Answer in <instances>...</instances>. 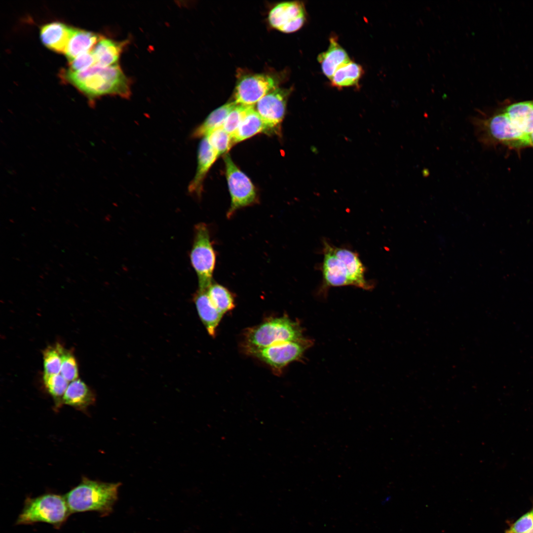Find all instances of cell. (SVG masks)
<instances>
[{
  "label": "cell",
  "instance_id": "obj_1",
  "mask_svg": "<svg viewBox=\"0 0 533 533\" xmlns=\"http://www.w3.org/2000/svg\"><path fill=\"white\" fill-rule=\"evenodd\" d=\"M60 76L90 101L106 95L129 98L130 83L118 63L102 67L93 66L80 72L63 69Z\"/></svg>",
  "mask_w": 533,
  "mask_h": 533
},
{
  "label": "cell",
  "instance_id": "obj_2",
  "mask_svg": "<svg viewBox=\"0 0 533 533\" xmlns=\"http://www.w3.org/2000/svg\"><path fill=\"white\" fill-rule=\"evenodd\" d=\"M120 483H105L83 477L80 483L65 496L70 512L96 511L102 516L113 510L118 499Z\"/></svg>",
  "mask_w": 533,
  "mask_h": 533
},
{
  "label": "cell",
  "instance_id": "obj_3",
  "mask_svg": "<svg viewBox=\"0 0 533 533\" xmlns=\"http://www.w3.org/2000/svg\"><path fill=\"white\" fill-rule=\"evenodd\" d=\"M470 120L478 140L485 145L502 144L516 150L530 146L529 137L513 126L503 111Z\"/></svg>",
  "mask_w": 533,
  "mask_h": 533
},
{
  "label": "cell",
  "instance_id": "obj_4",
  "mask_svg": "<svg viewBox=\"0 0 533 533\" xmlns=\"http://www.w3.org/2000/svg\"><path fill=\"white\" fill-rule=\"evenodd\" d=\"M71 514L64 496L47 493L35 497H26L16 525L44 522L59 529Z\"/></svg>",
  "mask_w": 533,
  "mask_h": 533
},
{
  "label": "cell",
  "instance_id": "obj_5",
  "mask_svg": "<svg viewBox=\"0 0 533 533\" xmlns=\"http://www.w3.org/2000/svg\"><path fill=\"white\" fill-rule=\"evenodd\" d=\"M303 331L299 323L287 316L268 319L246 331L245 335L246 350L301 340L305 338Z\"/></svg>",
  "mask_w": 533,
  "mask_h": 533
},
{
  "label": "cell",
  "instance_id": "obj_6",
  "mask_svg": "<svg viewBox=\"0 0 533 533\" xmlns=\"http://www.w3.org/2000/svg\"><path fill=\"white\" fill-rule=\"evenodd\" d=\"M190 261L196 273L198 289H207L213 282L212 277L216 262V253L209 226L199 223L194 228L193 244Z\"/></svg>",
  "mask_w": 533,
  "mask_h": 533
},
{
  "label": "cell",
  "instance_id": "obj_7",
  "mask_svg": "<svg viewBox=\"0 0 533 533\" xmlns=\"http://www.w3.org/2000/svg\"><path fill=\"white\" fill-rule=\"evenodd\" d=\"M224 162L231 199L227 217L230 219L239 209L257 203L258 196L250 178L236 166L229 154L225 155Z\"/></svg>",
  "mask_w": 533,
  "mask_h": 533
},
{
  "label": "cell",
  "instance_id": "obj_8",
  "mask_svg": "<svg viewBox=\"0 0 533 533\" xmlns=\"http://www.w3.org/2000/svg\"><path fill=\"white\" fill-rule=\"evenodd\" d=\"M313 344L312 341L301 340L279 343L268 347L247 351L276 371H280L289 363L301 359L305 351Z\"/></svg>",
  "mask_w": 533,
  "mask_h": 533
},
{
  "label": "cell",
  "instance_id": "obj_9",
  "mask_svg": "<svg viewBox=\"0 0 533 533\" xmlns=\"http://www.w3.org/2000/svg\"><path fill=\"white\" fill-rule=\"evenodd\" d=\"M291 90L276 87L262 98L254 106L266 128V133H279L284 119Z\"/></svg>",
  "mask_w": 533,
  "mask_h": 533
},
{
  "label": "cell",
  "instance_id": "obj_10",
  "mask_svg": "<svg viewBox=\"0 0 533 533\" xmlns=\"http://www.w3.org/2000/svg\"><path fill=\"white\" fill-rule=\"evenodd\" d=\"M277 83L270 76L255 74L243 76L238 81L234 92V101L245 106L255 105L265 95L275 88Z\"/></svg>",
  "mask_w": 533,
  "mask_h": 533
},
{
  "label": "cell",
  "instance_id": "obj_11",
  "mask_svg": "<svg viewBox=\"0 0 533 533\" xmlns=\"http://www.w3.org/2000/svg\"><path fill=\"white\" fill-rule=\"evenodd\" d=\"M268 20L270 26L279 31L285 33L296 32L305 20L304 5L297 1L279 3L270 10Z\"/></svg>",
  "mask_w": 533,
  "mask_h": 533
},
{
  "label": "cell",
  "instance_id": "obj_12",
  "mask_svg": "<svg viewBox=\"0 0 533 533\" xmlns=\"http://www.w3.org/2000/svg\"><path fill=\"white\" fill-rule=\"evenodd\" d=\"M323 253L322 271L323 279L320 292L324 294L331 287L352 286L345 265L334 254L332 245L325 240L323 241Z\"/></svg>",
  "mask_w": 533,
  "mask_h": 533
},
{
  "label": "cell",
  "instance_id": "obj_13",
  "mask_svg": "<svg viewBox=\"0 0 533 533\" xmlns=\"http://www.w3.org/2000/svg\"><path fill=\"white\" fill-rule=\"evenodd\" d=\"M218 157L217 153L209 144L207 138L203 137L198 146L197 167L195 174L188 187L190 193L200 197L205 178Z\"/></svg>",
  "mask_w": 533,
  "mask_h": 533
},
{
  "label": "cell",
  "instance_id": "obj_14",
  "mask_svg": "<svg viewBox=\"0 0 533 533\" xmlns=\"http://www.w3.org/2000/svg\"><path fill=\"white\" fill-rule=\"evenodd\" d=\"M75 28L60 22L42 26L40 38L42 43L50 50L64 54Z\"/></svg>",
  "mask_w": 533,
  "mask_h": 533
},
{
  "label": "cell",
  "instance_id": "obj_15",
  "mask_svg": "<svg viewBox=\"0 0 533 533\" xmlns=\"http://www.w3.org/2000/svg\"><path fill=\"white\" fill-rule=\"evenodd\" d=\"M332 248L334 254L345 265L352 286L367 290L373 288V284L365 279V268L356 253L332 245Z\"/></svg>",
  "mask_w": 533,
  "mask_h": 533
},
{
  "label": "cell",
  "instance_id": "obj_16",
  "mask_svg": "<svg viewBox=\"0 0 533 533\" xmlns=\"http://www.w3.org/2000/svg\"><path fill=\"white\" fill-rule=\"evenodd\" d=\"M198 314L209 335L214 337L217 328L224 314L214 306L208 295L207 289H198L193 297Z\"/></svg>",
  "mask_w": 533,
  "mask_h": 533
},
{
  "label": "cell",
  "instance_id": "obj_17",
  "mask_svg": "<svg viewBox=\"0 0 533 533\" xmlns=\"http://www.w3.org/2000/svg\"><path fill=\"white\" fill-rule=\"evenodd\" d=\"M127 43V40L116 41L102 37L90 51L95 65L105 67L118 63L120 55Z\"/></svg>",
  "mask_w": 533,
  "mask_h": 533
},
{
  "label": "cell",
  "instance_id": "obj_18",
  "mask_svg": "<svg viewBox=\"0 0 533 533\" xmlns=\"http://www.w3.org/2000/svg\"><path fill=\"white\" fill-rule=\"evenodd\" d=\"M503 112L513 126L529 137L533 130V109L532 101L514 103L507 106Z\"/></svg>",
  "mask_w": 533,
  "mask_h": 533
},
{
  "label": "cell",
  "instance_id": "obj_19",
  "mask_svg": "<svg viewBox=\"0 0 533 533\" xmlns=\"http://www.w3.org/2000/svg\"><path fill=\"white\" fill-rule=\"evenodd\" d=\"M317 59L323 74L330 79L340 67L350 61L346 52L333 37L328 49L320 54Z\"/></svg>",
  "mask_w": 533,
  "mask_h": 533
},
{
  "label": "cell",
  "instance_id": "obj_20",
  "mask_svg": "<svg viewBox=\"0 0 533 533\" xmlns=\"http://www.w3.org/2000/svg\"><path fill=\"white\" fill-rule=\"evenodd\" d=\"M101 38L94 32L75 28L65 53L69 62L78 55L90 51Z\"/></svg>",
  "mask_w": 533,
  "mask_h": 533
},
{
  "label": "cell",
  "instance_id": "obj_21",
  "mask_svg": "<svg viewBox=\"0 0 533 533\" xmlns=\"http://www.w3.org/2000/svg\"><path fill=\"white\" fill-rule=\"evenodd\" d=\"M95 402V395L81 380L76 379L69 384L63 398V403L78 409H83Z\"/></svg>",
  "mask_w": 533,
  "mask_h": 533
},
{
  "label": "cell",
  "instance_id": "obj_22",
  "mask_svg": "<svg viewBox=\"0 0 533 533\" xmlns=\"http://www.w3.org/2000/svg\"><path fill=\"white\" fill-rule=\"evenodd\" d=\"M266 128L262 118L254 108L249 106L236 132L231 136L233 144L242 142L261 132Z\"/></svg>",
  "mask_w": 533,
  "mask_h": 533
},
{
  "label": "cell",
  "instance_id": "obj_23",
  "mask_svg": "<svg viewBox=\"0 0 533 533\" xmlns=\"http://www.w3.org/2000/svg\"><path fill=\"white\" fill-rule=\"evenodd\" d=\"M236 105L233 101L225 104L212 111L202 123L194 130L191 134L192 137H205L214 130L222 127L226 118Z\"/></svg>",
  "mask_w": 533,
  "mask_h": 533
},
{
  "label": "cell",
  "instance_id": "obj_24",
  "mask_svg": "<svg viewBox=\"0 0 533 533\" xmlns=\"http://www.w3.org/2000/svg\"><path fill=\"white\" fill-rule=\"evenodd\" d=\"M363 74L362 67L351 61L340 67L331 78V84L338 88L358 84Z\"/></svg>",
  "mask_w": 533,
  "mask_h": 533
},
{
  "label": "cell",
  "instance_id": "obj_25",
  "mask_svg": "<svg viewBox=\"0 0 533 533\" xmlns=\"http://www.w3.org/2000/svg\"><path fill=\"white\" fill-rule=\"evenodd\" d=\"M207 292L214 306L223 314L234 307V296L224 286L213 282L207 288Z\"/></svg>",
  "mask_w": 533,
  "mask_h": 533
},
{
  "label": "cell",
  "instance_id": "obj_26",
  "mask_svg": "<svg viewBox=\"0 0 533 533\" xmlns=\"http://www.w3.org/2000/svg\"><path fill=\"white\" fill-rule=\"evenodd\" d=\"M43 376L59 374L61 367V357L59 344L46 347L43 352Z\"/></svg>",
  "mask_w": 533,
  "mask_h": 533
},
{
  "label": "cell",
  "instance_id": "obj_27",
  "mask_svg": "<svg viewBox=\"0 0 533 533\" xmlns=\"http://www.w3.org/2000/svg\"><path fill=\"white\" fill-rule=\"evenodd\" d=\"M59 344L61 357L60 374L69 382L77 379L78 370L77 362L73 352Z\"/></svg>",
  "mask_w": 533,
  "mask_h": 533
},
{
  "label": "cell",
  "instance_id": "obj_28",
  "mask_svg": "<svg viewBox=\"0 0 533 533\" xmlns=\"http://www.w3.org/2000/svg\"><path fill=\"white\" fill-rule=\"evenodd\" d=\"M206 137L219 156L227 154L233 144L231 136L222 127L214 130Z\"/></svg>",
  "mask_w": 533,
  "mask_h": 533
},
{
  "label": "cell",
  "instance_id": "obj_29",
  "mask_svg": "<svg viewBox=\"0 0 533 533\" xmlns=\"http://www.w3.org/2000/svg\"><path fill=\"white\" fill-rule=\"evenodd\" d=\"M44 383L48 391L52 396L57 405L63 403L64 393L69 385L67 381L61 374L43 376Z\"/></svg>",
  "mask_w": 533,
  "mask_h": 533
},
{
  "label": "cell",
  "instance_id": "obj_30",
  "mask_svg": "<svg viewBox=\"0 0 533 533\" xmlns=\"http://www.w3.org/2000/svg\"><path fill=\"white\" fill-rule=\"evenodd\" d=\"M249 106L237 104L226 118L222 127L231 136L239 127Z\"/></svg>",
  "mask_w": 533,
  "mask_h": 533
},
{
  "label": "cell",
  "instance_id": "obj_31",
  "mask_svg": "<svg viewBox=\"0 0 533 533\" xmlns=\"http://www.w3.org/2000/svg\"><path fill=\"white\" fill-rule=\"evenodd\" d=\"M69 70L74 72H80L95 65V61L91 51L82 53L73 60L69 62Z\"/></svg>",
  "mask_w": 533,
  "mask_h": 533
},
{
  "label": "cell",
  "instance_id": "obj_32",
  "mask_svg": "<svg viewBox=\"0 0 533 533\" xmlns=\"http://www.w3.org/2000/svg\"><path fill=\"white\" fill-rule=\"evenodd\" d=\"M529 140L530 146H532L533 147V130L529 136Z\"/></svg>",
  "mask_w": 533,
  "mask_h": 533
},
{
  "label": "cell",
  "instance_id": "obj_33",
  "mask_svg": "<svg viewBox=\"0 0 533 533\" xmlns=\"http://www.w3.org/2000/svg\"><path fill=\"white\" fill-rule=\"evenodd\" d=\"M532 107H533V101H532Z\"/></svg>",
  "mask_w": 533,
  "mask_h": 533
}]
</instances>
